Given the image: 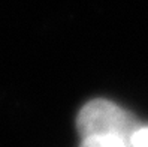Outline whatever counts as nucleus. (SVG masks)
<instances>
[{
    "instance_id": "nucleus-3",
    "label": "nucleus",
    "mask_w": 148,
    "mask_h": 147,
    "mask_svg": "<svg viewBox=\"0 0 148 147\" xmlns=\"http://www.w3.org/2000/svg\"><path fill=\"white\" fill-rule=\"evenodd\" d=\"M130 147H148V125H139L129 138Z\"/></svg>"
},
{
    "instance_id": "nucleus-2",
    "label": "nucleus",
    "mask_w": 148,
    "mask_h": 147,
    "mask_svg": "<svg viewBox=\"0 0 148 147\" xmlns=\"http://www.w3.org/2000/svg\"><path fill=\"white\" fill-rule=\"evenodd\" d=\"M79 147H130L129 141L118 135H88L82 137Z\"/></svg>"
},
{
    "instance_id": "nucleus-1",
    "label": "nucleus",
    "mask_w": 148,
    "mask_h": 147,
    "mask_svg": "<svg viewBox=\"0 0 148 147\" xmlns=\"http://www.w3.org/2000/svg\"><path fill=\"white\" fill-rule=\"evenodd\" d=\"M138 126V120L129 111L106 99H94L85 104L76 119L81 137L118 135L129 141Z\"/></svg>"
}]
</instances>
